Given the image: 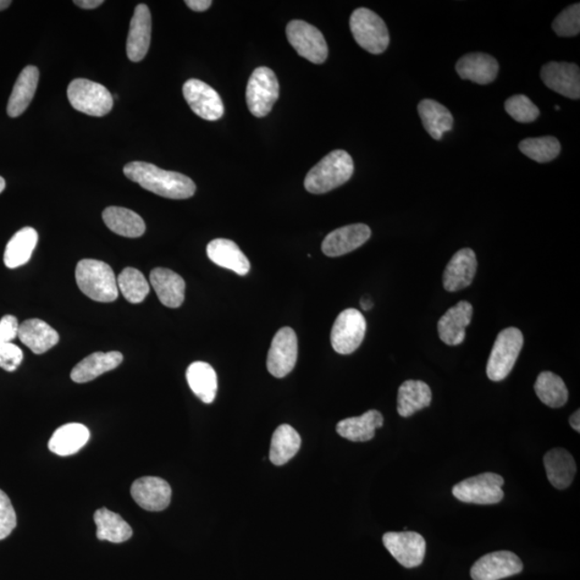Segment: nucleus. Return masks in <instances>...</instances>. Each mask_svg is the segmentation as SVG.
I'll list each match as a JSON object with an SVG mask.
<instances>
[{
	"label": "nucleus",
	"instance_id": "4468645a",
	"mask_svg": "<svg viewBox=\"0 0 580 580\" xmlns=\"http://www.w3.org/2000/svg\"><path fill=\"white\" fill-rule=\"evenodd\" d=\"M521 559L512 551H495L474 563L471 568L473 580H500L517 576L522 571Z\"/></svg>",
	"mask_w": 580,
	"mask_h": 580
},
{
	"label": "nucleus",
	"instance_id": "2eb2a0df",
	"mask_svg": "<svg viewBox=\"0 0 580 580\" xmlns=\"http://www.w3.org/2000/svg\"><path fill=\"white\" fill-rule=\"evenodd\" d=\"M545 85L560 95L579 99L580 71L576 64L550 62L540 70Z\"/></svg>",
	"mask_w": 580,
	"mask_h": 580
},
{
	"label": "nucleus",
	"instance_id": "6e6552de",
	"mask_svg": "<svg viewBox=\"0 0 580 580\" xmlns=\"http://www.w3.org/2000/svg\"><path fill=\"white\" fill-rule=\"evenodd\" d=\"M280 96L278 77L268 67L254 70L246 87V103L251 113L256 118H264Z\"/></svg>",
	"mask_w": 580,
	"mask_h": 580
},
{
	"label": "nucleus",
	"instance_id": "1a4fd4ad",
	"mask_svg": "<svg viewBox=\"0 0 580 580\" xmlns=\"http://www.w3.org/2000/svg\"><path fill=\"white\" fill-rule=\"evenodd\" d=\"M289 42L296 52L313 64H323L328 58V46L317 27L305 21L294 20L286 27Z\"/></svg>",
	"mask_w": 580,
	"mask_h": 580
},
{
	"label": "nucleus",
	"instance_id": "58836bf2",
	"mask_svg": "<svg viewBox=\"0 0 580 580\" xmlns=\"http://www.w3.org/2000/svg\"><path fill=\"white\" fill-rule=\"evenodd\" d=\"M116 281H118V287L121 295L125 297L127 301L134 303V305L145 301L148 292H150V285H148L145 275L135 268L124 269Z\"/></svg>",
	"mask_w": 580,
	"mask_h": 580
},
{
	"label": "nucleus",
	"instance_id": "dca6fc26",
	"mask_svg": "<svg viewBox=\"0 0 580 580\" xmlns=\"http://www.w3.org/2000/svg\"><path fill=\"white\" fill-rule=\"evenodd\" d=\"M152 35L151 11L147 4H138L130 22L129 37H127V57L131 62H141L150 49Z\"/></svg>",
	"mask_w": 580,
	"mask_h": 580
},
{
	"label": "nucleus",
	"instance_id": "aec40b11",
	"mask_svg": "<svg viewBox=\"0 0 580 580\" xmlns=\"http://www.w3.org/2000/svg\"><path fill=\"white\" fill-rule=\"evenodd\" d=\"M473 317V307L468 301L458 302L451 307L438 323L439 336L445 344L455 346L466 339V328Z\"/></svg>",
	"mask_w": 580,
	"mask_h": 580
},
{
	"label": "nucleus",
	"instance_id": "c85d7f7f",
	"mask_svg": "<svg viewBox=\"0 0 580 580\" xmlns=\"http://www.w3.org/2000/svg\"><path fill=\"white\" fill-rule=\"evenodd\" d=\"M90 436V430L85 424H64L53 433L49 449L58 456L75 455L86 445Z\"/></svg>",
	"mask_w": 580,
	"mask_h": 580
},
{
	"label": "nucleus",
	"instance_id": "cd10ccee",
	"mask_svg": "<svg viewBox=\"0 0 580 580\" xmlns=\"http://www.w3.org/2000/svg\"><path fill=\"white\" fill-rule=\"evenodd\" d=\"M384 417L377 410L368 411L359 417L344 419L336 424V433L346 440L352 442L371 441L375 430L383 427Z\"/></svg>",
	"mask_w": 580,
	"mask_h": 580
},
{
	"label": "nucleus",
	"instance_id": "f704fd0d",
	"mask_svg": "<svg viewBox=\"0 0 580 580\" xmlns=\"http://www.w3.org/2000/svg\"><path fill=\"white\" fill-rule=\"evenodd\" d=\"M301 438L290 424H281L272 435L270 447V460L275 466H284L299 451Z\"/></svg>",
	"mask_w": 580,
	"mask_h": 580
},
{
	"label": "nucleus",
	"instance_id": "7c9ffc66",
	"mask_svg": "<svg viewBox=\"0 0 580 580\" xmlns=\"http://www.w3.org/2000/svg\"><path fill=\"white\" fill-rule=\"evenodd\" d=\"M418 113L424 129L435 140H441L445 132L451 130L454 126V118L450 110L433 99H424L419 103Z\"/></svg>",
	"mask_w": 580,
	"mask_h": 580
},
{
	"label": "nucleus",
	"instance_id": "4be33fe9",
	"mask_svg": "<svg viewBox=\"0 0 580 580\" xmlns=\"http://www.w3.org/2000/svg\"><path fill=\"white\" fill-rule=\"evenodd\" d=\"M151 285L165 307L180 308L185 299V281L173 270L154 269L150 275Z\"/></svg>",
	"mask_w": 580,
	"mask_h": 580
},
{
	"label": "nucleus",
	"instance_id": "2f4dec72",
	"mask_svg": "<svg viewBox=\"0 0 580 580\" xmlns=\"http://www.w3.org/2000/svg\"><path fill=\"white\" fill-rule=\"evenodd\" d=\"M38 243V232L31 228H22L11 237L4 254L5 267L15 269L31 261Z\"/></svg>",
	"mask_w": 580,
	"mask_h": 580
},
{
	"label": "nucleus",
	"instance_id": "c756f323",
	"mask_svg": "<svg viewBox=\"0 0 580 580\" xmlns=\"http://www.w3.org/2000/svg\"><path fill=\"white\" fill-rule=\"evenodd\" d=\"M433 401L430 387L422 380H406L397 391V413L402 417H410Z\"/></svg>",
	"mask_w": 580,
	"mask_h": 580
},
{
	"label": "nucleus",
	"instance_id": "f3484780",
	"mask_svg": "<svg viewBox=\"0 0 580 580\" xmlns=\"http://www.w3.org/2000/svg\"><path fill=\"white\" fill-rule=\"evenodd\" d=\"M371 236V229L364 224H353L335 229L325 237L322 250L326 256L340 257L357 250Z\"/></svg>",
	"mask_w": 580,
	"mask_h": 580
},
{
	"label": "nucleus",
	"instance_id": "f257e3e1",
	"mask_svg": "<svg viewBox=\"0 0 580 580\" xmlns=\"http://www.w3.org/2000/svg\"><path fill=\"white\" fill-rule=\"evenodd\" d=\"M124 174L132 182L158 196L169 199H189L195 195L196 184L184 174L163 170L145 162H132L124 167Z\"/></svg>",
	"mask_w": 580,
	"mask_h": 580
},
{
	"label": "nucleus",
	"instance_id": "09e8293b",
	"mask_svg": "<svg viewBox=\"0 0 580 580\" xmlns=\"http://www.w3.org/2000/svg\"><path fill=\"white\" fill-rule=\"evenodd\" d=\"M361 305L364 311H369V309L373 307V303L371 302V300L368 299V298H366V299H362L361 301Z\"/></svg>",
	"mask_w": 580,
	"mask_h": 580
},
{
	"label": "nucleus",
	"instance_id": "a878e982",
	"mask_svg": "<svg viewBox=\"0 0 580 580\" xmlns=\"http://www.w3.org/2000/svg\"><path fill=\"white\" fill-rule=\"evenodd\" d=\"M544 466L550 484L559 490L570 487L577 472L573 456L563 449H554L547 452Z\"/></svg>",
	"mask_w": 580,
	"mask_h": 580
},
{
	"label": "nucleus",
	"instance_id": "7ed1b4c3",
	"mask_svg": "<svg viewBox=\"0 0 580 580\" xmlns=\"http://www.w3.org/2000/svg\"><path fill=\"white\" fill-rule=\"evenodd\" d=\"M76 284L80 290L98 302L118 299L119 287L112 267L95 259H83L76 269Z\"/></svg>",
	"mask_w": 580,
	"mask_h": 580
},
{
	"label": "nucleus",
	"instance_id": "20e7f679",
	"mask_svg": "<svg viewBox=\"0 0 580 580\" xmlns=\"http://www.w3.org/2000/svg\"><path fill=\"white\" fill-rule=\"evenodd\" d=\"M351 31L356 42L371 54H382L389 46V32L379 15L367 8L353 11Z\"/></svg>",
	"mask_w": 580,
	"mask_h": 580
},
{
	"label": "nucleus",
	"instance_id": "39448f33",
	"mask_svg": "<svg viewBox=\"0 0 580 580\" xmlns=\"http://www.w3.org/2000/svg\"><path fill=\"white\" fill-rule=\"evenodd\" d=\"M523 346V335L517 328H506L496 336L487 363V377L501 382L512 372Z\"/></svg>",
	"mask_w": 580,
	"mask_h": 580
},
{
	"label": "nucleus",
	"instance_id": "0eeeda50",
	"mask_svg": "<svg viewBox=\"0 0 580 580\" xmlns=\"http://www.w3.org/2000/svg\"><path fill=\"white\" fill-rule=\"evenodd\" d=\"M504 478L495 473H483L462 480L452 488L455 498L464 503L479 505L498 504L503 498Z\"/></svg>",
	"mask_w": 580,
	"mask_h": 580
},
{
	"label": "nucleus",
	"instance_id": "473e14b6",
	"mask_svg": "<svg viewBox=\"0 0 580 580\" xmlns=\"http://www.w3.org/2000/svg\"><path fill=\"white\" fill-rule=\"evenodd\" d=\"M103 219L110 230L121 236L139 237L146 232L145 220L129 209L109 207L104 210Z\"/></svg>",
	"mask_w": 580,
	"mask_h": 580
},
{
	"label": "nucleus",
	"instance_id": "5701e85b",
	"mask_svg": "<svg viewBox=\"0 0 580 580\" xmlns=\"http://www.w3.org/2000/svg\"><path fill=\"white\" fill-rule=\"evenodd\" d=\"M123 359L120 352H94L76 364L71 371V379L79 384L91 382L103 373L118 368Z\"/></svg>",
	"mask_w": 580,
	"mask_h": 580
},
{
	"label": "nucleus",
	"instance_id": "c9c22d12",
	"mask_svg": "<svg viewBox=\"0 0 580 580\" xmlns=\"http://www.w3.org/2000/svg\"><path fill=\"white\" fill-rule=\"evenodd\" d=\"M97 526V539L120 544L132 537V529L119 513L101 508L94 515Z\"/></svg>",
	"mask_w": 580,
	"mask_h": 580
},
{
	"label": "nucleus",
	"instance_id": "4c0bfd02",
	"mask_svg": "<svg viewBox=\"0 0 580 580\" xmlns=\"http://www.w3.org/2000/svg\"><path fill=\"white\" fill-rule=\"evenodd\" d=\"M519 150L534 162L545 164L559 156L561 145L557 138L551 136L528 138L519 143Z\"/></svg>",
	"mask_w": 580,
	"mask_h": 580
},
{
	"label": "nucleus",
	"instance_id": "79ce46f5",
	"mask_svg": "<svg viewBox=\"0 0 580 580\" xmlns=\"http://www.w3.org/2000/svg\"><path fill=\"white\" fill-rule=\"evenodd\" d=\"M16 527V513L9 496L0 489V540L7 539Z\"/></svg>",
	"mask_w": 580,
	"mask_h": 580
},
{
	"label": "nucleus",
	"instance_id": "423d86ee",
	"mask_svg": "<svg viewBox=\"0 0 580 580\" xmlns=\"http://www.w3.org/2000/svg\"><path fill=\"white\" fill-rule=\"evenodd\" d=\"M67 96L74 109L87 115L102 118L113 108V96L108 88L90 80L76 79L71 82Z\"/></svg>",
	"mask_w": 580,
	"mask_h": 580
},
{
	"label": "nucleus",
	"instance_id": "8fccbe9b",
	"mask_svg": "<svg viewBox=\"0 0 580 580\" xmlns=\"http://www.w3.org/2000/svg\"><path fill=\"white\" fill-rule=\"evenodd\" d=\"M11 2L9 0H0V10H4L9 7Z\"/></svg>",
	"mask_w": 580,
	"mask_h": 580
},
{
	"label": "nucleus",
	"instance_id": "9d476101",
	"mask_svg": "<svg viewBox=\"0 0 580 580\" xmlns=\"http://www.w3.org/2000/svg\"><path fill=\"white\" fill-rule=\"evenodd\" d=\"M367 322L356 308L340 313L331 330V345L341 355H350L361 345L366 335Z\"/></svg>",
	"mask_w": 580,
	"mask_h": 580
},
{
	"label": "nucleus",
	"instance_id": "6ab92c4d",
	"mask_svg": "<svg viewBox=\"0 0 580 580\" xmlns=\"http://www.w3.org/2000/svg\"><path fill=\"white\" fill-rule=\"evenodd\" d=\"M477 270V259L474 251L462 248L447 263L443 275L444 289L451 292L467 289L473 283Z\"/></svg>",
	"mask_w": 580,
	"mask_h": 580
},
{
	"label": "nucleus",
	"instance_id": "ddd939ff",
	"mask_svg": "<svg viewBox=\"0 0 580 580\" xmlns=\"http://www.w3.org/2000/svg\"><path fill=\"white\" fill-rule=\"evenodd\" d=\"M383 543L391 556L405 567H417L424 559L425 540L417 532H388L384 535Z\"/></svg>",
	"mask_w": 580,
	"mask_h": 580
},
{
	"label": "nucleus",
	"instance_id": "412c9836",
	"mask_svg": "<svg viewBox=\"0 0 580 580\" xmlns=\"http://www.w3.org/2000/svg\"><path fill=\"white\" fill-rule=\"evenodd\" d=\"M456 70L461 79L486 85L496 79L499 63L489 54L469 53L458 60Z\"/></svg>",
	"mask_w": 580,
	"mask_h": 580
},
{
	"label": "nucleus",
	"instance_id": "9b49d317",
	"mask_svg": "<svg viewBox=\"0 0 580 580\" xmlns=\"http://www.w3.org/2000/svg\"><path fill=\"white\" fill-rule=\"evenodd\" d=\"M297 358L298 339L294 329H280L274 335L268 352V371L274 378H285L294 370Z\"/></svg>",
	"mask_w": 580,
	"mask_h": 580
},
{
	"label": "nucleus",
	"instance_id": "a211bd4d",
	"mask_svg": "<svg viewBox=\"0 0 580 580\" xmlns=\"http://www.w3.org/2000/svg\"><path fill=\"white\" fill-rule=\"evenodd\" d=\"M171 495L170 485L159 477H142L131 486L132 499L146 511L165 510L170 504Z\"/></svg>",
	"mask_w": 580,
	"mask_h": 580
},
{
	"label": "nucleus",
	"instance_id": "3c124183",
	"mask_svg": "<svg viewBox=\"0 0 580 580\" xmlns=\"http://www.w3.org/2000/svg\"><path fill=\"white\" fill-rule=\"evenodd\" d=\"M5 189V181L2 176H0V193H2Z\"/></svg>",
	"mask_w": 580,
	"mask_h": 580
},
{
	"label": "nucleus",
	"instance_id": "a18cd8bd",
	"mask_svg": "<svg viewBox=\"0 0 580 580\" xmlns=\"http://www.w3.org/2000/svg\"><path fill=\"white\" fill-rule=\"evenodd\" d=\"M185 4L196 13H203L211 7L212 2L211 0H186Z\"/></svg>",
	"mask_w": 580,
	"mask_h": 580
},
{
	"label": "nucleus",
	"instance_id": "a19ab883",
	"mask_svg": "<svg viewBox=\"0 0 580 580\" xmlns=\"http://www.w3.org/2000/svg\"><path fill=\"white\" fill-rule=\"evenodd\" d=\"M552 29L560 37L577 36L580 31V4H574L563 10L552 22Z\"/></svg>",
	"mask_w": 580,
	"mask_h": 580
},
{
	"label": "nucleus",
	"instance_id": "72a5a7b5",
	"mask_svg": "<svg viewBox=\"0 0 580 580\" xmlns=\"http://www.w3.org/2000/svg\"><path fill=\"white\" fill-rule=\"evenodd\" d=\"M187 383L202 402L212 403L218 392V375L213 367L203 361L191 364L186 371Z\"/></svg>",
	"mask_w": 580,
	"mask_h": 580
},
{
	"label": "nucleus",
	"instance_id": "603ef678",
	"mask_svg": "<svg viewBox=\"0 0 580 580\" xmlns=\"http://www.w3.org/2000/svg\"><path fill=\"white\" fill-rule=\"evenodd\" d=\"M555 108H556V110H560L559 106H556Z\"/></svg>",
	"mask_w": 580,
	"mask_h": 580
},
{
	"label": "nucleus",
	"instance_id": "e433bc0d",
	"mask_svg": "<svg viewBox=\"0 0 580 580\" xmlns=\"http://www.w3.org/2000/svg\"><path fill=\"white\" fill-rule=\"evenodd\" d=\"M539 399L547 406L559 408L566 406L568 390L559 375L552 372H541L534 385Z\"/></svg>",
	"mask_w": 580,
	"mask_h": 580
},
{
	"label": "nucleus",
	"instance_id": "ea45409f",
	"mask_svg": "<svg viewBox=\"0 0 580 580\" xmlns=\"http://www.w3.org/2000/svg\"><path fill=\"white\" fill-rule=\"evenodd\" d=\"M505 112L518 123H532L540 116V110L527 96L515 95L505 102Z\"/></svg>",
	"mask_w": 580,
	"mask_h": 580
},
{
	"label": "nucleus",
	"instance_id": "bb28decb",
	"mask_svg": "<svg viewBox=\"0 0 580 580\" xmlns=\"http://www.w3.org/2000/svg\"><path fill=\"white\" fill-rule=\"evenodd\" d=\"M39 82V70L35 66H27L16 80L9 98L7 112L10 118H18L29 108L34 98Z\"/></svg>",
	"mask_w": 580,
	"mask_h": 580
},
{
	"label": "nucleus",
	"instance_id": "f8f14e48",
	"mask_svg": "<svg viewBox=\"0 0 580 580\" xmlns=\"http://www.w3.org/2000/svg\"><path fill=\"white\" fill-rule=\"evenodd\" d=\"M187 103L199 118L218 120L224 115V103L219 94L201 80L191 79L183 85Z\"/></svg>",
	"mask_w": 580,
	"mask_h": 580
},
{
	"label": "nucleus",
	"instance_id": "c03bdc74",
	"mask_svg": "<svg viewBox=\"0 0 580 580\" xmlns=\"http://www.w3.org/2000/svg\"><path fill=\"white\" fill-rule=\"evenodd\" d=\"M20 324L13 315H5L0 319V345L13 344L18 336Z\"/></svg>",
	"mask_w": 580,
	"mask_h": 580
},
{
	"label": "nucleus",
	"instance_id": "393cba45",
	"mask_svg": "<svg viewBox=\"0 0 580 580\" xmlns=\"http://www.w3.org/2000/svg\"><path fill=\"white\" fill-rule=\"evenodd\" d=\"M19 339L32 352L41 355L51 350L59 341L58 331L41 319H27L19 327Z\"/></svg>",
	"mask_w": 580,
	"mask_h": 580
},
{
	"label": "nucleus",
	"instance_id": "b1692460",
	"mask_svg": "<svg viewBox=\"0 0 580 580\" xmlns=\"http://www.w3.org/2000/svg\"><path fill=\"white\" fill-rule=\"evenodd\" d=\"M207 254L210 261L219 267L234 271L241 276L250 272V262L234 241L215 239L209 243Z\"/></svg>",
	"mask_w": 580,
	"mask_h": 580
},
{
	"label": "nucleus",
	"instance_id": "de8ad7c7",
	"mask_svg": "<svg viewBox=\"0 0 580 580\" xmlns=\"http://www.w3.org/2000/svg\"><path fill=\"white\" fill-rule=\"evenodd\" d=\"M570 424L572 425V428L577 433H580V411H576V413L573 414V415L570 417Z\"/></svg>",
	"mask_w": 580,
	"mask_h": 580
},
{
	"label": "nucleus",
	"instance_id": "f03ea898",
	"mask_svg": "<svg viewBox=\"0 0 580 580\" xmlns=\"http://www.w3.org/2000/svg\"><path fill=\"white\" fill-rule=\"evenodd\" d=\"M352 174L353 162L351 155L344 150H335L308 171L305 187L308 192L320 195L345 184Z\"/></svg>",
	"mask_w": 580,
	"mask_h": 580
},
{
	"label": "nucleus",
	"instance_id": "37998d69",
	"mask_svg": "<svg viewBox=\"0 0 580 580\" xmlns=\"http://www.w3.org/2000/svg\"><path fill=\"white\" fill-rule=\"evenodd\" d=\"M23 361V352L13 344L0 345V368L4 371L13 372Z\"/></svg>",
	"mask_w": 580,
	"mask_h": 580
},
{
	"label": "nucleus",
	"instance_id": "49530a36",
	"mask_svg": "<svg viewBox=\"0 0 580 580\" xmlns=\"http://www.w3.org/2000/svg\"><path fill=\"white\" fill-rule=\"evenodd\" d=\"M75 4L83 9H95L103 4V0H76Z\"/></svg>",
	"mask_w": 580,
	"mask_h": 580
}]
</instances>
